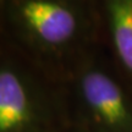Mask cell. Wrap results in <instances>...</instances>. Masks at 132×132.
Segmentation results:
<instances>
[{
    "mask_svg": "<svg viewBox=\"0 0 132 132\" xmlns=\"http://www.w3.org/2000/svg\"><path fill=\"white\" fill-rule=\"evenodd\" d=\"M0 33L64 83L104 47L99 0H4Z\"/></svg>",
    "mask_w": 132,
    "mask_h": 132,
    "instance_id": "6da1fadb",
    "label": "cell"
},
{
    "mask_svg": "<svg viewBox=\"0 0 132 132\" xmlns=\"http://www.w3.org/2000/svg\"><path fill=\"white\" fill-rule=\"evenodd\" d=\"M65 88L70 126L86 132H132V90L104 47L82 62Z\"/></svg>",
    "mask_w": 132,
    "mask_h": 132,
    "instance_id": "3957f363",
    "label": "cell"
},
{
    "mask_svg": "<svg viewBox=\"0 0 132 132\" xmlns=\"http://www.w3.org/2000/svg\"><path fill=\"white\" fill-rule=\"evenodd\" d=\"M3 4H4V0H0V21H1V12H3Z\"/></svg>",
    "mask_w": 132,
    "mask_h": 132,
    "instance_id": "8992f818",
    "label": "cell"
},
{
    "mask_svg": "<svg viewBox=\"0 0 132 132\" xmlns=\"http://www.w3.org/2000/svg\"><path fill=\"white\" fill-rule=\"evenodd\" d=\"M104 49L132 90V0H99Z\"/></svg>",
    "mask_w": 132,
    "mask_h": 132,
    "instance_id": "277c9868",
    "label": "cell"
},
{
    "mask_svg": "<svg viewBox=\"0 0 132 132\" xmlns=\"http://www.w3.org/2000/svg\"><path fill=\"white\" fill-rule=\"evenodd\" d=\"M66 132H86V131H83V130H81L78 127H75V126H70Z\"/></svg>",
    "mask_w": 132,
    "mask_h": 132,
    "instance_id": "5b68a950",
    "label": "cell"
},
{
    "mask_svg": "<svg viewBox=\"0 0 132 132\" xmlns=\"http://www.w3.org/2000/svg\"><path fill=\"white\" fill-rule=\"evenodd\" d=\"M66 88L0 33V132H66Z\"/></svg>",
    "mask_w": 132,
    "mask_h": 132,
    "instance_id": "7a4b0ae2",
    "label": "cell"
}]
</instances>
